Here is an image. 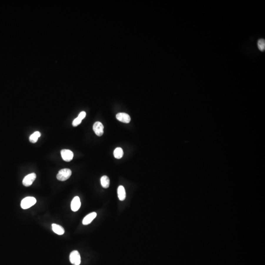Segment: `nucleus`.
Returning a JSON list of instances; mask_svg holds the SVG:
<instances>
[{
  "mask_svg": "<svg viewBox=\"0 0 265 265\" xmlns=\"http://www.w3.org/2000/svg\"><path fill=\"white\" fill-rule=\"evenodd\" d=\"M36 175L34 173H31L27 175L24 177L23 180V184L26 187H29L32 185L36 179Z\"/></svg>",
  "mask_w": 265,
  "mask_h": 265,
  "instance_id": "obj_4",
  "label": "nucleus"
},
{
  "mask_svg": "<svg viewBox=\"0 0 265 265\" xmlns=\"http://www.w3.org/2000/svg\"><path fill=\"white\" fill-rule=\"evenodd\" d=\"M52 230L56 234L61 235L64 233V229L61 225H58L56 224H52Z\"/></svg>",
  "mask_w": 265,
  "mask_h": 265,
  "instance_id": "obj_11",
  "label": "nucleus"
},
{
  "mask_svg": "<svg viewBox=\"0 0 265 265\" xmlns=\"http://www.w3.org/2000/svg\"><path fill=\"white\" fill-rule=\"evenodd\" d=\"M86 113L85 111H81V113L79 114L78 116V117H79L81 119V120H83V119H84L86 117Z\"/></svg>",
  "mask_w": 265,
  "mask_h": 265,
  "instance_id": "obj_17",
  "label": "nucleus"
},
{
  "mask_svg": "<svg viewBox=\"0 0 265 265\" xmlns=\"http://www.w3.org/2000/svg\"><path fill=\"white\" fill-rule=\"evenodd\" d=\"M258 47L260 50L264 51L265 49V40L264 39H259L258 41Z\"/></svg>",
  "mask_w": 265,
  "mask_h": 265,
  "instance_id": "obj_15",
  "label": "nucleus"
},
{
  "mask_svg": "<svg viewBox=\"0 0 265 265\" xmlns=\"http://www.w3.org/2000/svg\"><path fill=\"white\" fill-rule=\"evenodd\" d=\"M116 118L119 121L123 123H129L131 121L130 116L129 114H127L126 113H119L116 114Z\"/></svg>",
  "mask_w": 265,
  "mask_h": 265,
  "instance_id": "obj_8",
  "label": "nucleus"
},
{
  "mask_svg": "<svg viewBox=\"0 0 265 265\" xmlns=\"http://www.w3.org/2000/svg\"><path fill=\"white\" fill-rule=\"evenodd\" d=\"M104 126L100 122H96L93 126V130L97 136H101L104 134Z\"/></svg>",
  "mask_w": 265,
  "mask_h": 265,
  "instance_id": "obj_5",
  "label": "nucleus"
},
{
  "mask_svg": "<svg viewBox=\"0 0 265 265\" xmlns=\"http://www.w3.org/2000/svg\"><path fill=\"white\" fill-rule=\"evenodd\" d=\"M61 155L64 161H70L72 160L74 154L72 151L68 149H63L61 151Z\"/></svg>",
  "mask_w": 265,
  "mask_h": 265,
  "instance_id": "obj_6",
  "label": "nucleus"
},
{
  "mask_svg": "<svg viewBox=\"0 0 265 265\" xmlns=\"http://www.w3.org/2000/svg\"><path fill=\"white\" fill-rule=\"evenodd\" d=\"M40 136H41V134L40 132H38V131L34 132V133H33L30 136L29 139H30V142L33 144H34L37 142V141H38V139L40 137Z\"/></svg>",
  "mask_w": 265,
  "mask_h": 265,
  "instance_id": "obj_13",
  "label": "nucleus"
},
{
  "mask_svg": "<svg viewBox=\"0 0 265 265\" xmlns=\"http://www.w3.org/2000/svg\"><path fill=\"white\" fill-rule=\"evenodd\" d=\"M82 120L79 118V117H77L76 119H75L72 122V125L74 127H76L78 126L80 124Z\"/></svg>",
  "mask_w": 265,
  "mask_h": 265,
  "instance_id": "obj_16",
  "label": "nucleus"
},
{
  "mask_svg": "<svg viewBox=\"0 0 265 265\" xmlns=\"http://www.w3.org/2000/svg\"><path fill=\"white\" fill-rule=\"evenodd\" d=\"M123 151L122 149L120 147H117L115 149L114 152V157L117 159H120L123 157Z\"/></svg>",
  "mask_w": 265,
  "mask_h": 265,
  "instance_id": "obj_14",
  "label": "nucleus"
},
{
  "mask_svg": "<svg viewBox=\"0 0 265 265\" xmlns=\"http://www.w3.org/2000/svg\"><path fill=\"white\" fill-rule=\"evenodd\" d=\"M100 182L101 185L104 188H108L110 186V179L106 175H104L101 177Z\"/></svg>",
  "mask_w": 265,
  "mask_h": 265,
  "instance_id": "obj_12",
  "label": "nucleus"
},
{
  "mask_svg": "<svg viewBox=\"0 0 265 265\" xmlns=\"http://www.w3.org/2000/svg\"><path fill=\"white\" fill-rule=\"evenodd\" d=\"M81 206L80 199L78 196H75L73 199L71 203V209L73 212H77Z\"/></svg>",
  "mask_w": 265,
  "mask_h": 265,
  "instance_id": "obj_7",
  "label": "nucleus"
},
{
  "mask_svg": "<svg viewBox=\"0 0 265 265\" xmlns=\"http://www.w3.org/2000/svg\"><path fill=\"white\" fill-rule=\"evenodd\" d=\"M72 174L71 170L69 169H64L59 170L56 175V178L59 181H64L68 179Z\"/></svg>",
  "mask_w": 265,
  "mask_h": 265,
  "instance_id": "obj_1",
  "label": "nucleus"
},
{
  "mask_svg": "<svg viewBox=\"0 0 265 265\" xmlns=\"http://www.w3.org/2000/svg\"><path fill=\"white\" fill-rule=\"evenodd\" d=\"M118 197L120 201H123L126 199V194L125 189L123 186H119L117 189Z\"/></svg>",
  "mask_w": 265,
  "mask_h": 265,
  "instance_id": "obj_10",
  "label": "nucleus"
},
{
  "mask_svg": "<svg viewBox=\"0 0 265 265\" xmlns=\"http://www.w3.org/2000/svg\"><path fill=\"white\" fill-rule=\"evenodd\" d=\"M70 261L74 265H80L81 262L80 253L77 250L71 252L69 256Z\"/></svg>",
  "mask_w": 265,
  "mask_h": 265,
  "instance_id": "obj_3",
  "label": "nucleus"
},
{
  "mask_svg": "<svg viewBox=\"0 0 265 265\" xmlns=\"http://www.w3.org/2000/svg\"><path fill=\"white\" fill-rule=\"evenodd\" d=\"M36 202V199L34 197L28 196L24 198L21 202V207L23 209H27L34 206Z\"/></svg>",
  "mask_w": 265,
  "mask_h": 265,
  "instance_id": "obj_2",
  "label": "nucleus"
},
{
  "mask_svg": "<svg viewBox=\"0 0 265 265\" xmlns=\"http://www.w3.org/2000/svg\"><path fill=\"white\" fill-rule=\"evenodd\" d=\"M97 216L96 213L95 212H92L91 213H90L87 216H86L84 217V219L83 220V224L84 225H86L91 224L92 221H94V219H95Z\"/></svg>",
  "mask_w": 265,
  "mask_h": 265,
  "instance_id": "obj_9",
  "label": "nucleus"
}]
</instances>
